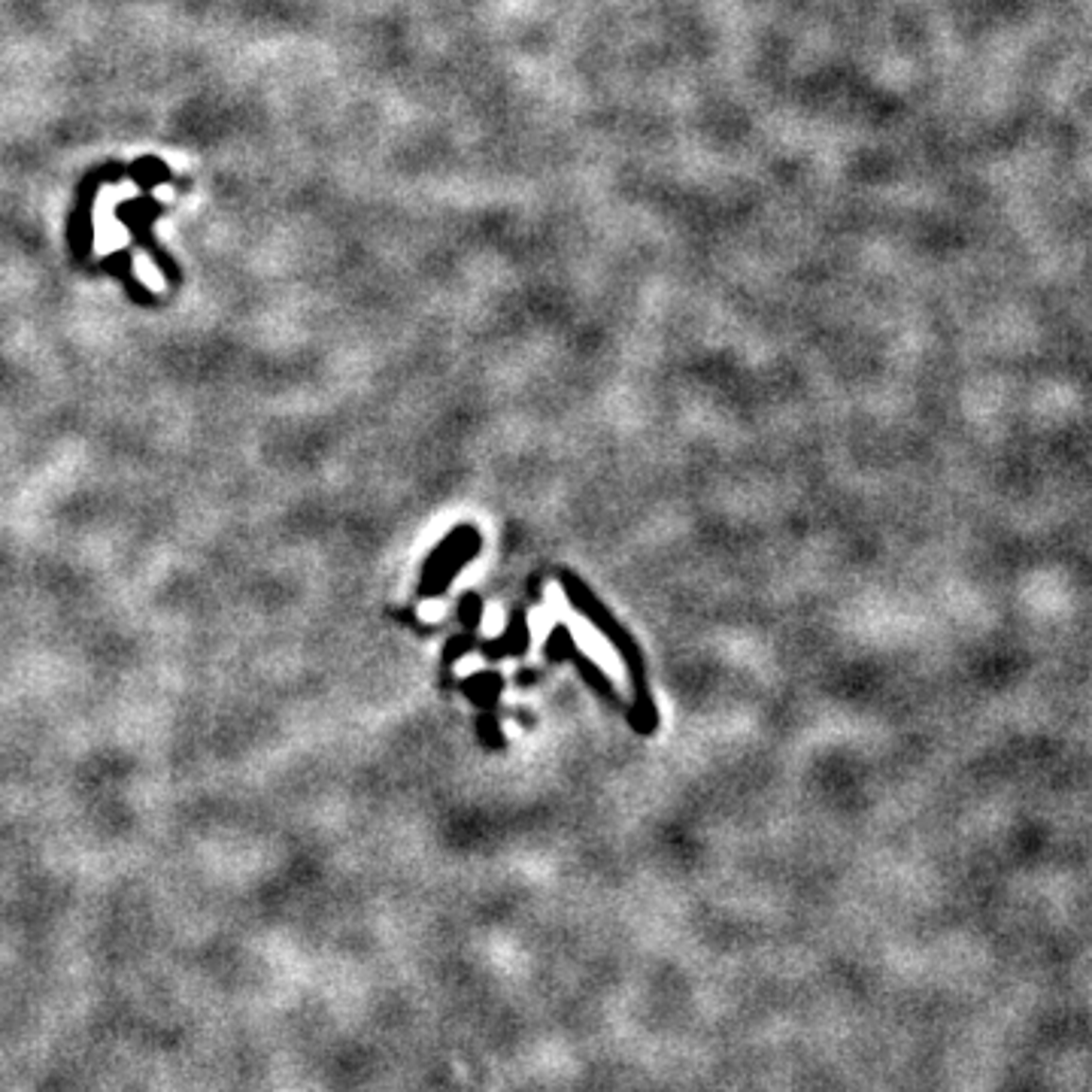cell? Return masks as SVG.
<instances>
[{"label": "cell", "instance_id": "1", "mask_svg": "<svg viewBox=\"0 0 1092 1092\" xmlns=\"http://www.w3.org/2000/svg\"><path fill=\"white\" fill-rule=\"evenodd\" d=\"M564 589H567V595H571V601H574V607L580 610V614H586L610 640H614V647L622 652V659H625V665H629V671H632L634 698H637L634 725H637V732H652V728L659 725V713H655V707H652V698H650V689H647V674H644V659H640V650L632 640V634L619 629L616 619L607 614V607H601V601L595 598V595L586 586H582L577 577L564 574Z\"/></svg>", "mask_w": 1092, "mask_h": 1092}, {"label": "cell", "instance_id": "2", "mask_svg": "<svg viewBox=\"0 0 1092 1092\" xmlns=\"http://www.w3.org/2000/svg\"><path fill=\"white\" fill-rule=\"evenodd\" d=\"M479 534L474 526H459L446 534V541L431 549V556L422 567V582H419V598H441L449 589L453 577L474 562L479 552Z\"/></svg>", "mask_w": 1092, "mask_h": 1092}, {"label": "cell", "instance_id": "3", "mask_svg": "<svg viewBox=\"0 0 1092 1092\" xmlns=\"http://www.w3.org/2000/svg\"><path fill=\"white\" fill-rule=\"evenodd\" d=\"M546 659L549 662H562V659H571L574 665H577V671L586 677V683L589 686L598 692V695H604V698H610V702L614 704H619V698H616V692H614V686H610V683L604 680V674L598 671V667H595L589 659H582V652L574 647V640H571V632L564 629V625H556V629H552V634H549V640H546Z\"/></svg>", "mask_w": 1092, "mask_h": 1092}, {"label": "cell", "instance_id": "4", "mask_svg": "<svg viewBox=\"0 0 1092 1092\" xmlns=\"http://www.w3.org/2000/svg\"><path fill=\"white\" fill-rule=\"evenodd\" d=\"M479 650H483V655H489V659H507V655H522V652H526L529 650L526 614L516 610V614L510 616V622H507V632L501 637H494V640H483Z\"/></svg>", "mask_w": 1092, "mask_h": 1092}, {"label": "cell", "instance_id": "5", "mask_svg": "<svg viewBox=\"0 0 1092 1092\" xmlns=\"http://www.w3.org/2000/svg\"><path fill=\"white\" fill-rule=\"evenodd\" d=\"M504 689V680H501V674H494V671H489V674H474L471 680H464L461 683V692L471 698V702L483 710V713H494V707H498V692Z\"/></svg>", "mask_w": 1092, "mask_h": 1092}, {"label": "cell", "instance_id": "6", "mask_svg": "<svg viewBox=\"0 0 1092 1092\" xmlns=\"http://www.w3.org/2000/svg\"><path fill=\"white\" fill-rule=\"evenodd\" d=\"M471 647H477V634H474L471 629H464V634H456V637H449V640H446V647H443V686H449V683H453V674H449V667H453Z\"/></svg>", "mask_w": 1092, "mask_h": 1092}, {"label": "cell", "instance_id": "7", "mask_svg": "<svg viewBox=\"0 0 1092 1092\" xmlns=\"http://www.w3.org/2000/svg\"><path fill=\"white\" fill-rule=\"evenodd\" d=\"M477 728H479V740H483L486 747H492V750L504 747V735L498 732V719H494V713H483V717L477 719Z\"/></svg>", "mask_w": 1092, "mask_h": 1092}, {"label": "cell", "instance_id": "8", "mask_svg": "<svg viewBox=\"0 0 1092 1092\" xmlns=\"http://www.w3.org/2000/svg\"><path fill=\"white\" fill-rule=\"evenodd\" d=\"M479 614H483V604H479V595L477 592H468L461 598V604H459V619H461V625L464 629H471V632H477V625H479Z\"/></svg>", "mask_w": 1092, "mask_h": 1092}, {"label": "cell", "instance_id": "9", "mask_svg": "<svg viewBox=\"0 0 1092 1092\" xmlns=\"http://www.w3.org/2000/svg\"><path fill=\"white\" fill-rule=\"evenodd\" d=\"M516 680H519V686H531V683L541 680V674H537V671H519Z\"/></svg>", "mask_w": 1092, "mask_h": 1092}]
</instances>
